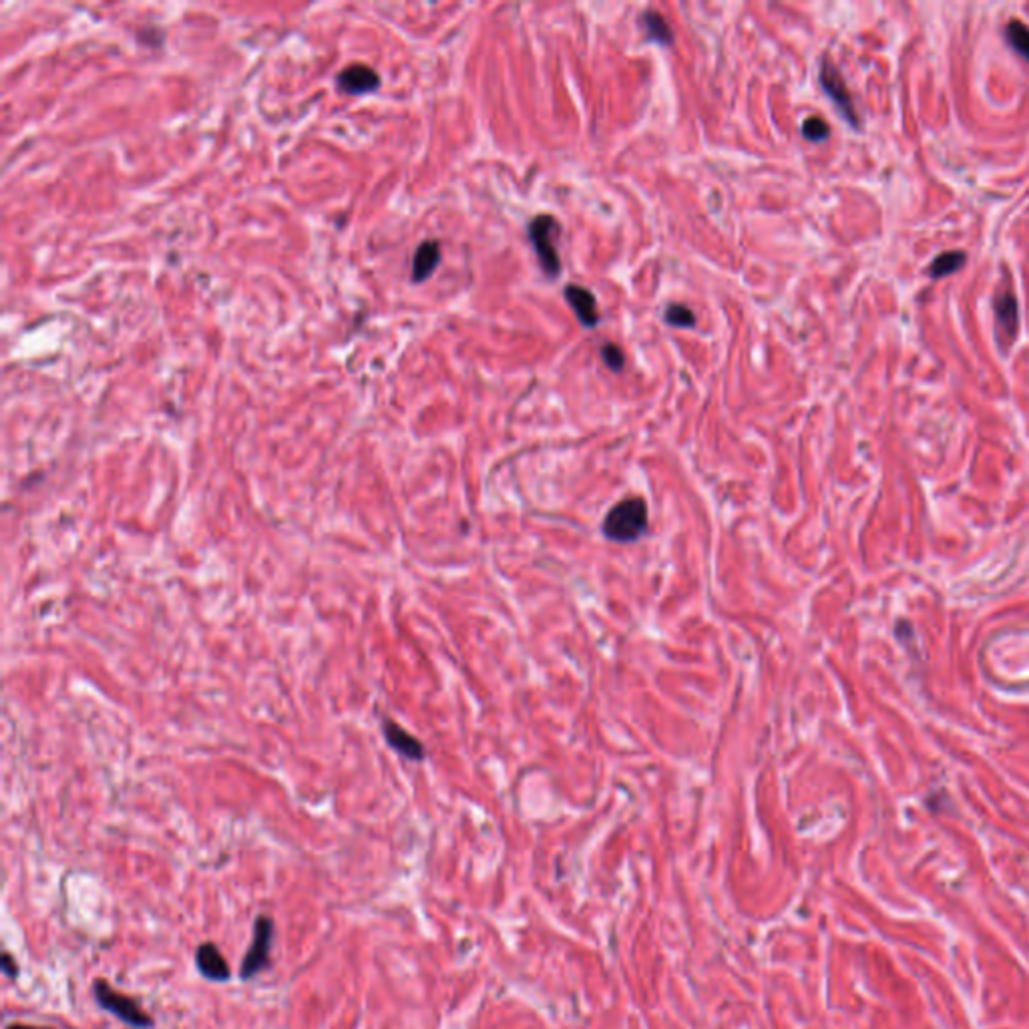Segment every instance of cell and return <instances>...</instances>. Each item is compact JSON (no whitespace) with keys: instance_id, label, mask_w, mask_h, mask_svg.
Returning <instances> with one entry per match:
<instances>
[{"instance_id":"cell-1","label":"cell","mask_w":1029,"mask_h":1029,"mask_svg":"<svg viewBox=\"0 0 1029 1029\" xmlns=\"http://www.w3.org/2000/svg\"><path fill=\"white\" fill-rule=\"evenodd\" d=\"M604 535L613 543H636L647 531V503L641 497H630L615 503L604 519Z\"/></svg>"},{"instance_id":"cell-2","label":"cell","mask_w":1029,"mask_h":1029,"mask_svg":"<svg viewBox=\"0 0 1029 1029\" xmlns=\"http://www.w3.org/2000/svg\"><path fill=\"white\" fill-rule=\"evenodd\" d=\"M93 995H95V1001L99 1003L101 1009L109 1011L111 1016L121 1019L123 1024L136 1027V1029H152L153 1027V1019L149 1017V1013L141 1009V1005L136 1000H131L129 995H125V993L117 992V989L111 987L105 979H95Z\"/></svg>"},{"instance_id":"cell-3","label":"cell","mask_w":1029,"mask_h":1029,"mask_svg":"<svg viewBox=\"0 0 1029 1029\" xmlns=\"http://www.w3.org/2000/svg\"><path fill=\"white\" fill-rule=\"evenodd\" d=\"M529 240H531L537 259H539L541 270L549 276V278H557L561 274V259L556 248V237L559 234V221L549 216V213H541L531 219L529 224Z\"/></svg>"},{"instance_id":"cell-4","label":"cell","mask_w":1029,"mask_h":1029,"mask_svg":"<svg viewBox=\"0 0 1029 1029\" xmlns=\"http://www.w3.org/2000/svg\"><path fill=\"white\" fill-rule=\"evenodd\" d=\"M274 941V921L268 915H259L253 921V937L248 953L242 959L240 977L251 981L270 965V951Z\"/></svg>"},{"instance_id":"cell-5","label":"cell","mask_w":1029,"mask_h":1029,"mask_svg":"<svg viewBox=\"0 0 1029 1029\" xmlns=\"http://www.w3.org/2000/svg\"><path fill=\"white\" fill-rule=\"evenodd\" d=\"M820 85H822V89L827 91L828 97L833 99V103L838 107V111H841V115L846 119V121H849L854 129H859L860 127L859 113H857V109H854L849 86H846L841 70H838L828 59L822 61V65H820Z\"/></svg>"},{"instance_id":"cell-6","label":"cell","mask_w":1029,"mask_h":1029,"mask_svg":"<svg viewBox=\"0 0 1029 1029\" xmlns=\"http://www.w3.org/2000/svg\"><path fill=\"white\" fill-rule=\"evenodd\" d=\"M195 967L205 979L216 981V984H226L232 977L227 959L221 955L219 947L216 943H202L195 951Z\"/></svg>"},{"instance_id":"cell-7","label":"cell","mask_w":1029,"mask_h":1029,"mask_svg":"<svg viewBox=\"0 0 1029 1029\" xmlns=\"http://www.w3.org/2000/svg\"><path fill=\"white\" fill-rule=\"evenodd\" d=\"M336 85L340 86V91H344L348 95L372 93L380 86V75L372 67L356 62V65L346 67L342 73L336 77Z\"/></svg>"},{"instance_id":"cell-8","label":"cell","mask_w":1029,"mask_h":1029,"mask_svg":"<svg viewBox=\"0 0 1029 1029\" xmlns=\"http://www.w3.org/2000/svg\"><path fill=\"white\" fill-rule=\"evenodd\" d=\"M564 296L567 300V304L573 308L575 316L580 318L583 326H588V328L597 326V322H599L597 302H596V296H593L588 288L569 284V286H565V290H564Z\"/></svg>"},{"instance_id":"cell-9","label":"cell","mask_w":1029,"mask_h":1029,"mask_svg":"<svg viewBox=\"0 0 1029 1029\" xmlns=\"http://www.w3.org/2000/svg\"><path fill=\"white\" fill-rule=\"evenodd\" d=\"M995 316L997 324H1000V338L1003 342H1011L1017 334V322H1019V308L1017 298L1013 292L1005 290L995 298Z\"/></svg>"},{"instance_id":"cell-10","label":"cell","mask_w":1029,"mask_h":1029,"mask_svg":"<svg viewBox=\"0 0 1029 1029\" xmlns=\"http://www.w3.org/2000/svg\"><path fill=\"white\" fill-rule=\"evenodd\" d=\"M384 736H386V740H389L391 746L397 752H400L402 756H407L410 760H423L424 758V746L421 744V740L415 738L413 734H408L405 728H400L394 722H389V720H386Z\"/></svg>"},{"instance_id":"cell-11","label":"cell","mask_w":1029,"mask_h":1029,"mask_svg":"<svg viewBox=\"0 0 1029 1029\" xmlns=\"http://www.w3.org/2000/svg\"><path fill=\"white\" fill-rule=\"evenodd\" d=\"M439 264H440V243L437 240L423 242L415 251L413 282L429 280Z\"/></svg>"},{"instance_id":"cell-12","label":"cell","mask_w":1029,"mask_h":1029,"mask_svg":"<svg viewBox=\"0 0 1029 1029\" xmlns=\"http://www.w3.org/2000/svg\"><path fill=\"white\" fill-rule=\"evenodd\" d=\"M644 27H646L647 37H650L652 41L660 43V45L674 43V33H671V29L666 22V19H663L658 11H646L644 12Z\"/></svg>"},{"instance_id":"cell-13","label":"cell","mask_w":1029,"mask_h":1029,"mask_svg":"<svg viewBox=\"0 0 1029 1029\" xmlns=\"http://www.w3.org/2000/svg\"><path fill=\"white\" fill-rule=\"evenodd\" d=\"M965 259H967V256H965L963 251L941 253V256H937L935 262L931 264V270H929L931 278L939 280V278H945V276H949V274H955L957 270H961V268L965 266Z\"/></svg>"},{"instance_id":"cell-14","label":"cell","mask_w":1029,"mask_h":1029,"mask_svg":"<svg viewBox=\"0 0 1029 1029\" xmlns=\"http://www.w3.org/2000/svg\"><path fill=\"white\" fill-rule=\"evenodd\" d=\"M1005 38L1013 51L1029 61V27L1021 21H1009L1005 27Z\"/></svg>"},{"instance_id":"cell-15","label":"cell","mask_w":1029,"mask_h":1029,"mask_svg":"<svg viewBox=\"0 0 1029 1029\" xmlns=\"http://www.w3.org/2000/svg\"><path fill=\"white\" fill-rule=\"evenodd\" d=\"M663 320H666L668 326H674V328H694L696 326V314L690 310V308L682 306V304L668 306L666 314H663Z\"/></svg>"},{"instance_id":"cell-16","label":"cell","mask_w":1029,"mask_h":1029,"mask_svg":"<svg viewBox=\"0 0 1029 1029\" xmlns=\"http://www.w3.org/2000/svg\"><path fill=\"white\" fill-rule=\"evenodd\" d=\"M803 136L804 139L812 141V144H820V141L828 139L830 129L822 117H809L803 123Z\"/></svg>"},{"instance_id":"cell-17","label":"cell","mask_w":1029,"mask_h":1029,"mask_svg":"<svg viewBox=\"0 0 1029 1029\" xmlns=\"http://www.w3.org/2000/svg\"><path fill=\"white\" fill-rule=\"evenodd\" d=\"M601 358H604V362L607 364V368L612 372H622L625 366L623 350L613 342H609L601 348Z\"/></svg>"},{"instance_id":"cell-18","label":"cell","mask_w":1029,"mask_h":1029,"mask_svg":"<svg viewBox=\"0 0 1029 1029\" xmlns=\"http://www.w3.org/2000/svg\"><path fill=\"white\" fill-rule=\"evenodd\" d=\"M0 967H3V973L9 979H17L19 977V963L14 961V957L11 953H4L3 955V961H0Z\"/></svg>"},{"instance_id":"cell-19","label":"cell","mask_w":1029,"mask_h":1029,"mask_svg":"<svg viewBox=\"0 0 1029 1029\" xmlns=\"http://www.w3.org/2000/svg\"><path fill=\"white\" fill-rule=\"evenodd\" d=\"M6 1029H51V1027H35V1025H25V1024H11V1025H6Z\"/></svg>"}]
</instances>
